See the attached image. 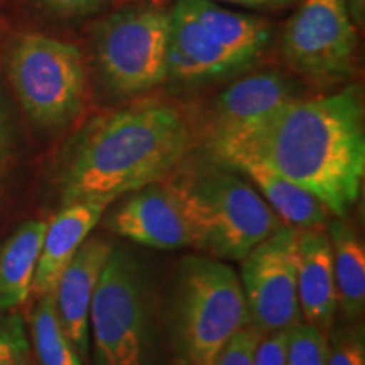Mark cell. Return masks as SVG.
I'll list each match as a JSON object with an SVG mask.
<instances>
[{"mask_svg":"<svg viewBox=\"0 0 365 365\" xmlns=\"http://www.w3.org/2000/svg\"><path fill=\"white\" fill-rule=\"evenodd\" d=\"M207 150L228 170L267 168L344 218L359 200L365 175L360 91L349 86L327 97L294 98L235 134L210 140Z\"/></svg>","mask_w":365,"mask_h":365,"instance_id":"1","label":"cell"},{"mask_svg":"<svg viewBox=\"0 0 365 365\" xmlns=\"http://www.w3.org/2000/svg\"><path fill=\"white\" fill-rule=\"evenodd\" d=\"M191 144L176 108L140 103L97 117L63 154L58 186L63 205L110 200L170 176Z\"/></svg>","mask_w":365,"mask_h":365,"instance_id":"2","label":"cell"},{"mask_svg":"<svg viewBox=\"0 0 365 365\" xmlns=\"http://www.w3.org/2000/svg\"><path fill=\"white\" fill-rule=\"evenodd\" d=\"M193 230V247L213 259L242 261L282 223L257 190L228 168L215 166L170 180Z\"/></svg>","mask_w":365,"mask_h":365,"instance_id":"3","label":"cell"},{"mask_svg":"<svg viewBox=\"0 0 365 365\" xmlns=\"http://www.w3.org/2000/svg\"><path fill=\"white\" fill-rule=\"evenodd\" d=\"M244 325V294L234 269L210 255L181 259L171 307L176 365H215Z\"/></svg>","mask_w":365,"mask_h":365,"instance_id":"4","label":"cell"},{"mask_svg":"<svg viewBox=\"0 0 365 365\" xmlns=\"http://www.w3.org/2000/svg\"><path fill=\"white\" fill-rule=\"evenodd\" d=\"M9 75L27 117L43 129L66 127L85 102V63L76 46L44 34L16 41Z\"/></svg>","mask_w":365,"mask_h":365,"instance_id":"5","label":"cell"},{"mask_svg":"<svg viewBox=\"0 0 365 365\" xmlns=\"http://www.w3.org/2000/svg\"><path fill=\"white\" fill-rule=\"evenodd\" d=\"M95 365H148L149 298L139 261L112 249L90 307Z\"/></svg>","mask_w":365,"mask_h":365,"instance_id":"6","label":"cell"},{"mask_svg":"<svg viewBox=\"0 0 365 365\" xmlns=\"http://www.w3.org/2000/svg\"><path fill=\"white\" fill-rule=\"evenodd\" d=\"M170 12L154 7L125 9L95 29V56L113 91L134 95L168 78Z\"/></svg>","mask_w":365,"mask_h":365,"instance_id":"7","label":"cell"},{"mask_svg":"<svg viewBox=\"0 0 365 365\" xmlns=\"http://www.w3.org/2000/svg\"><path fill=\"white\" fill-rule=\"evenodd\" d=\"M296 239V228L282 223L242 259L245 327L252 328L259 336L289 330L301 319Z\"/></svg>","mask_w":365,"mask_h":365,"instance_id":"8","label":"cell"},{"mask_svg":"<svg viewBox=\"0 0 365 365\" xmlns=\"http://www.w3.org/2000/svg\"><path fill=\"white\" fill-rule=\"evenodd\" d=\"M357 26L345 0H304L287 22L282 53L291 66L313 80L344 78L352 71Z\"/></svg>","mask_w":365,"mask_h":365,"instance_id":"9","label":"cell"},{"mask_svg":"<svg viewBox=\"0 0 365 365\" xmlns=\"http://www.w3.org/2000/svg\"><path fill=\"white\" fill-rule=\"evenodd\" d=\"M113 234L159 250L193 247V230L171 181H158L134 191L108 218Z\"/></svg>","mask_w":365,"mask_h":365,"instance_id":"10","label":"cell"},{"mask_svg":"<svg viewBox=\"0 0 365 365\" xmlns=\"http://www.w3.org/2000/svg\"><path fill=\"white\" fill-rule=\"evenodd\" d=\"M112 245L107 240L86 239L54 287V304L63 331L81 360L88 357L90 307Z\"/></svg>","mask_w":365,"mask_h":365,"instance_id":"11","label":"cell"},{"mask_svg":"<svg viewBox=\"0 0 365 365\" xmlns=\"http://www.w3.org/2000/svg\"><path fill=\"white\" fill-rule=\"evenodd\" d=\"M247 63L213 39L181 2L170 12L168 76L181 81L212 80L234 73Z\"/></svg>","mask_w":365,"mask_h":365,"instance_id":"12","label":"cell"},{"mask_svg":"<svg viewBox=\"0 0 365 365\" xmlns=\"http://www.w3.org/2000/svg\"><path fill=\"white\" fill-rule=\"evenodd\" d=\"M296 98L293 81L276 71L255 73L228 86L210 110L207 143L235 134Z\"/></svg>","mask_w":365,"mask_h":365,"instance_id":"13","label":"cell"},{"mask_svg":"<svg viewBox=\"0 0 365 365\" xmlns=\"http://www.w3.org/2000/svg\"><path fill=\"white\" fill-rule=\"evenodd\" d=\"M112 203L110 200H88L63 205L46 225L31 294L39 298L54 293L63 271Z\"/></svg>","mask_w":365,"mask_h":365,"instance_id":"14","label":"cell"},{"mask_svg":"<svg viewBox=\"0 0 365 365\" xmlns=\"http://www.w3.org/2000/svg\"><path fill=\"white\" fill-rule=\"evenodd\" d=\"M296 284L304 322L330 331L335 319L336 287L331 244L322 228H303L296 239Z\"/></svg>","mask_w":365,"mask_h":365,"instance_id":"15","label":"cell"},{"mask_svg":"<svg viewBox=\"0 0 365 365\" xmlns=\"http://www.w3.org/2000/svg\"><path fill=\"white\" fill-rule=\"evenodd\" d=\"M48 223L27 220L0 245V313L29 298Z\"/></svg>","mask_w":365,"mask_h":365,"instance_id":"16","label":"cell"},{"mask_svg":"<svg viewBox=\"0 0 365 365\" xmlns=\"http://www.w3.org/2000/svg\"><path fill=\"white\" fill-rule=\"evenodd\" d=\"M333 254L336 304L346 319L355 322L365 307V249L349 223L336 217L327 222Z\"/></svg>","mask_w":365,"mask_h":365,"instance_id":"17","label":"cell"},{"mask_svg":"<svg viewBox=\"0 0 365 365\" xmlns=\"http://www.w3.org/2000/svg\"><path fill=\"white\" fill-rule=\"evenodd\" d=\"M230 171H240L257 186L259 195L287 225L301 228H322L328 222V210L312 193L286 178L259 166L239 164Z\"/></svg>","mask_w":365,"mask_h":365,"instance_id":"18","label":"cell"},{"mask_svg":"<svg viewBox=\"0 0 365 365\" xmlns=\"http://www.w3.org/2000/svg\"><path fill=\"white\" fill-rule=\"evenodd\" d=\"M205 31L250 63L266 48L269 24L261 17L227 11L212 0H180Z\"/></svg>","mask_w":365,"mask_h":365,"instance_id":"19","label":"cell"},{"mask_svg":"<svg viewBox=\"0 0 365 365\" xmlns=\"http://www.w3.org/2000/svg\"><path fill=\"white\" fill-rule=\"evenodd\" d=\"M31 333L39 365H83L63 331L53 293L38 298L31 314Z\"/></svg>","mask_w":365,"mask_h":365,"instance_id":"20","label":"cell"},{"mask_svg":"<svg viewBox=\"0 0 365 365\" xmlns=\"http://www.w3.org/2000/svg\"><path fill=\"white\" fill-rule=\"evenodd\" d=\"M328 336L307 322L286 331V365H327Z\"/></svg>","mask_w":365,"mask_h":365,"instance_id":"21","label":"cell"},{"mask_svg":"<svg viewBox=\"0 0 365 365\" xmlns=\"http://www.w3.org/2000/svg\"><path fill=\"white\" fill-rule=\"evenodd\" d=\"M0 365H34L24 323L17 314L0 317Z\"/></svg>","mask_w":365,"mask_h":365,"instance_id":"22","label":"cell"},{"mask_svg":"<svg viewBox=\"0 0 365 365\" xmlns=\"http://www.w3.org/2000/svg\"><path fill=\"white\" fill-rule=\"evenodd\" d=\"M327 365H365V339L362 328L340 330L328 340Z\"/></svg>","mask_w":365,"mask_h":365,"instance_id":"23","label":"cell"},{"mask_svg":"<svg viewBox=\"0 0 365 365\" xmlns=\"http://www.w3.org/2000/svg\"><path fill=\"white\" fill-rule=\"evenodd\" d=\"M257 340V333L244 325L228 340L215 365H254V349Z\"/></svg>","mask_w":365,"mask_h":365,"instance_id":"24","label":"cell"},{"mask_svg":"<svg viewBox=\"0 0 365 365\" xmlns=\"http://www.w3.org/2000/svg\"><path fill=\"white\" fill-rule=\"evenodd\" d=\"M286 331L259 336L254 349V365H286Z\"/></svg>","mask_w":365,"mask_h":365,"instance_id":"25","label":"cell"},{"mask_svg":"<svg viewBox=\"0 0 365 365\" xmlns=\"http://www.w3.org/2000/svg\"><path fill=\"white\" fill-rule=\"evenodd\" d=\"M14 150V135H12V124L9 117L6 102H4L2 91H0V185H2L6 173L9 170V164L12 159Z\"/></svg>","mask_w":365,"mask_h":365,"instance_id":"26","label":"cell"},{"mask_svg":"<svg viewBox=\"0 0 365 365\" xmlns=\"http://www.w3.org/2000/svg\"><path fill=\"white\" fill-rule=\"evenodd\" d=\"M46 7L59 14H86L93 12L107 4V0H41Z\"/></svg>","mask_w":365,"mask_h":365,"instance_id":"27","label":"cell"},{"mask_svg":"<svg viewBox=\"0 0 365 365\" xmlns=\"http://www.w3.org/2000/svg\"><path fill=\"white\" fill-rule=\"evenodd\" d=\"M346 11H349L350 19L354 21L355 26L364 24V16H365V0H345Z\"/></svg>","mask_w":365,"mask_h":365,"instance_id":"28","label":"cell"},{"mask_svg":"<svg viewBox=\"0 0 365 365\" xmlns=\"http://www.w3.org/2000/svg\"><path fill=\"white\" fill-rule=\"evenodd\" d=\"M223 2H230V4H237V6H247V7H257L266 4L267 0H223Z\"/></svg>","mask_w":365,"mask_h":365,"instance_id":"29","label":"cell"},{"mask_svg":"<svg viewBox=\"0 0 365 365\" xmlns=\"http://www.w3.org/2000/svg\"><path fill=\"white\" fill-rule=\"evenodd\" d=\"M276 2H281V4H286V2H289V0H276Z\"/></svg>","mask_w":365,"mask_h":365,"instance_id":"30","label":"cell"}]
</instances>
